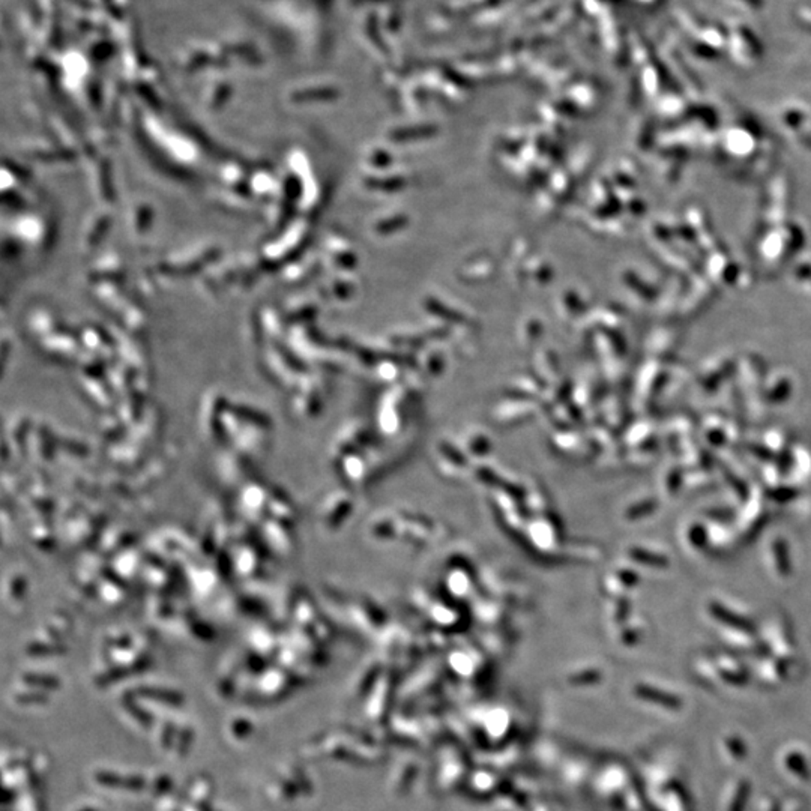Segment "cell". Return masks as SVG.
<instances>
[{"label":"cell","mask_w":811,"mask_h":811,"mask_svg":"<svg viewBox=\"0 0 811 811\" xmlns=\"http://www.w3.org/2000/svg\"><path fill=\"white\" fill-rule=\"evenodd\" d=\"M709 610L717 620L726 624L727 626H732V628H735V630H739L742 633H748V634L755 633V625H752L747 618H742L739 615L733 613V611L727 610L724 606H722V604L713 602L709 606Z\"/></svg>","instance_id":"6da1fadb"},{"label":"cell","mask_w":811,"mask_h":811,"mask_svg":"<svg viewBox=\"0 0 811 811\" xmlns=\"http://www.w3.org/2000/svg\"><path fill=\"white\" fill-rule=\"evenodd\" d=\"M637 694H639L642 699L657 703V705L670 710H677L682 708V702L680 697L672 696V694H667L664 691L651 688V686H639V688H637Z\"/></svg>","instance_id":"7a4b0ae2"},{"label":"cell","mask_w":811,"mask_h":811,"mask_svg":"<svg viewBox=\"0 0 811 811\" xmlns=\"http://www.w3.org/2000/svg\"><path fill=\"white\" fill-rule=\"evenodd\" d=\"M774 556L777 560V568H779V573L781 576H788L790 573V562H789L788 547H786V544L783 541H777L774 544Z\"/></svg>","instance_id":"3957f363"},{"label":"cell","mask_w":811,"mask_h":811,"mask_svg":"<svg viewBox=\"0 0 811 811\" xmlns=\"http://www.w3.org/2000/svg\"><path fill=\"white\" fill-rule=\"evenodd\" d=\"M633 556L635 558V560H640L643 564H648L651 567H658V568H664L668 565V560L666 556H660V554L655 553H648V551H643V550H635L633 553Z\"/></svg>","instance_id":"277c9868"},{"label":"cell","mask_w":811,"mask_h":811,"mask_svg":"<svg viewBox=\"0 0 811 811\" xmlns=\"http://www.w3.org/2000/svg\"><path fill=\"white\" fill-rule=\"evenodd\" d=\"M786 763H788L790 771H793L795 774H798L801 779L808 780L810 779V771L807 768L805 760L802 759L799 755H790L786 759Z\"/></svg>","instance_id":"5b68a950"},{"label":"cell","mask_w":811,"mask_h":811,"mask_svg":"<svg viewBox=\"0 0 811 811\" xmlns=\"http://www.w3.org/2000/svg\"><path fill=\"white\" fill-rule=\"evenodd\" d=\"M750 790H751L750 783H747V781L741 783L739 788H738V792H736V795L733 798V802H732L729 811H744L746 810L747 801L750 797Z\"/></svg>","instance_id":"8992f818"},{"label":"cell","mask_w":811,"mask_h":811,"mask_svg":"<svg viewBox=\"0 0 811 811\" xmlns=\"http://www.w3.org/2000/svg\"><path fill=\"white\" fill-rule=\"evenodd\" d=\"M727 747H729L732 755L736 759H744L747 756V748L744 746L742 741L738 738H729L727 739Z\"/></svg>","instance_id":"52a82bcc"},{"label":"cell","mask_w":811,"mask_h":811,"mask_svg":"<svg viewBox=\"0 0 811 811\" xmlns=\"http://www.w3.org/2000/svg\"><path fill=\"white\" fill-rule=\"evenodd\" d=\"M771 494L774 496L775 501H788V499L792 498V496H795L797 493L793 492V490H790V488H781V490L771 492Z\"/></svg>","instance_id":"ba28073f"},{"label":"cell","mask_w":811,"mask_h":811,"mask_svg":"<svg viewBox=\"0 0 811 811\" xmlns=\"http://www.w3.org/2000/svg\"><path fill=\"white\" fill-rule=\"evenodd\" d=\"M751 450H752L751 452H752V454H756L757 457H760V459H763V460H769V459H772V454L769 452L768 450H765V448H760V446H752Z\"/></svg>","instance_id":"9c48e42d"},{"label":"cell","mask_w":811,"mask_h":811,"mask_svg":"<svg viewBox=\"0 0 811 811\" xmlns=\"http://www.w3.org/2000/svg\"><path fill=\"white\" fill-rule=\"evenodd\" d=\"M723 676L726 677L727 682H730L733 685H744V684L747 682L746 680H744V677H739V676L732 675V673H727V672H723Z\"/></svg>","instance_id":"30bf717a"}]
</instances>
